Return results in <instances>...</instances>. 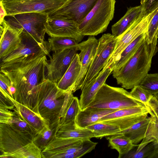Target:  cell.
<instances>
[{
	"instance_id": "1",
	"label": "cell",
	"mask_w": 158,
	"mask_h": 158,
	"mask_svg": "<svg viewBox=\"0 0 158 158\" xmlns=\"http://www.w3.org/2000/svg\"><path fill=\"white\" fill-rule=\"evenodd\" d=\"M46 56L42 52L24 56L11 62L0 64V72L9 79L15 89L14 99L35 112L37 103L36 87L46 79Z\"/></svg>"
},
{
	"instance_id": "2",
	"label": "cell",
	"mask_w": 158,
	"mask_h": 158,
	"mask_svg": "<svg viewBox=\"0 0 158 158\" xmlns=\"http://www.w3.org/2000/svg\"><path fill=\"white\" fill-rule=\"evenodd\" d=\"M36 92L35 112L49 125L59 124L74 96L73 93L59 89L56 83L47 79L36 87Z\"/></svg>"
},
{
	"instance_id": "3",
	"label": "cell",
	"mask_w": 158,
	"mask_h": 158,
	"mask_svg": "<svg viewBox=\"0 0 158 158\" xmlns=\"http://www.w3.org/2000/svg\"><path fill=\"white\" fill-rule=\"evenodd\" d=\"M157 36L150 44L148 43L146 39L134 55L119 70L112 72L118 84L125 89H132L147 75L152 58L158 52Z\"/></svg>"
},
{
	"instance_id": "4",
	"label": "cell",
	"mask_w": 158,
	"mask_h": 158,
	"mask_svg": "<svg viewBox=\"0 0 158 158\" xmlns=\"http://www.w3.org/2000/svg\"><path fill=\"white\" fill-rule=\"evenodd\" d=\"M115 0H98L91 10L78 24L85 36H96L106 31L113 19Z\"/></svg>"
},
{
	"instance_id": "5",
	"label": "cell",
	"mask_w": 158,
	"mask_h": 158,
	"mask_svg": "<svg viewBox=\"0 0 158 158\" xmlns=\"http://www.w3.org/2000/svg\"><path fill=\"white\" fill-rule=\"evenodd\" d=\"M146 106L132 97L123 88L114 87L104 83L88 107L120 110Z\"/></svg>"
},
{
	"instance_id": "6",
	"label": "cell",
	"mask_w": 158,
	"mask_h": 158,
	"mask_svg": "<svg viewBox=\"0 0 158 158\" xmlns=\"http://www.w3.org/2000/svg\"><path fill=\"white\" fill-rule=\"evenodd\" d=\"M48 15L37 12H26L7 15L4 20L11 27L23 28V32L28 33L37 40L45 44L44 41L45 24Z\"/></svg>"
},
{
	"instance_id": "7",
	"label": "cell",
	"mask_w": 158,
	"mask_h": 158,
	"mask_svg": "<svg viewBox=\"0 0 158 158\" xmlns=\"http://www.w3.org/2000/svg\"><path fill=\"white\" fill-rule=\"evenodd\" d=\"M158 7L152 12L144 15L142 12L133 23L120 36L118 40L115 49L110 56L103 69L114 66L123 50L130 44L143 33L147 32L148 25Z\"/></svg>"
},
{
	"instance_id": "8",
	"label": "cell",
	"mask_w": 158,
	"mask_h": 158,
	"mask_svg": "<svg viewBox=\"0 0 158 158\" xmlns=\"http://www.w3.org/2000/svg\"><path fill=\"white\" fill-rule=\"evenodd\" d=\"M118 40V37L109 33L104 34L99 39L96 51L85 77L82 88L94 81L103 69L114 50Z\"/></svg>"
},
{
	"instance_id": "9",
	"label": "cell",
	"mask_w": 158,
	"mask_h": 158,
	"mask_svg": "<svg viewBox=\"0 0 158 158\" xmlns=\"http://www.w3.org/2000/svg\"><path fill=\"white\" fill-rule=\"evenodd\" d=\"M31 134L11 124L0 123L1 156L15 152L33 141Z\"/></svg>"
},
{
	"instance_id": "10",
	"label": "cell",
	"mask_w": 158,
	"mask_h": 158,
	"mask_svg": "<svg viewBox=\"0 0 158 158\" xmlns=\"http://www.w3.org/2000/svg\"><path fill=\"white\" fill-rule=\"evenodd\" d=\"M66 0H11L2 2L7 15L26 12L48 15L60 7Z\"/></svg>"
},
{
	"instance_id": "11",
	"label": "cell",
	"mask_w": 158,
	"mask_h": 158,
	"mask_svg": "<svg viewBox=\"0 0 158 158\" xmlns=\"http://www.w3.org/2000/svg\"><path fill=\"white\" fill-rule=\"evenodd\" d=\"M98 0H66L59 8L48 15L49 18L72 20L79 24Z\"/></svg>"
},
{
	"instance_id": "12",
	"label": "cell",
	"mask_w": 158,
	"mask_h": 158,
	"mask_svg": "<svg viewBox=\"0 0 158 158\" xmlns=\"http://www.w3.org/2000/svg\"><path fill=\"white\" fill-rule=\"evenodd\" d=\"M79 50L78 46L54 52L47 65L46 79L57 84L64 75Z\"/></svg>"
},
{
	"instance_id": "13",
	"label": "cell",
	"mask_w": 158,
	"mask_h": 158,
	"mask_svg": "<svg viewBox=\"0 0 158 158\" xmlns=\"http://www.w3.org/2000/svg\"><path fill=\"white\" fill-rule=\"evenodd\" d=\"M21 38V41L18 47L0 59V64L14 62L24 56L42 52H46L50 56L49 53L51 49L48 42L46 44H43L29 33L23 31Z\"/></svg>"
},
{
	"instance_id": "14",
	"label": "cell",
	"mask_w": 158,
	"mask_h": 158,
	"mask_svg": "<svg viewBox=\"0 0 158 158\" xmlns=\"http://www.w3.org/2000/svg\"><path fill=\"white\" fill-rule=\"evenodd\" d=\"M46 32L50 37L71 38L79 43L84 36L74 21L48 17L45 24Z\"/></svg>"
},
{
	"instance_id": "15",
	"label": "cell",
	"mask_w": 158,
	"mask_h": 158,
	"mask_svg": "<svg viewBox=\"0 0 158 158\" xmlns=\"http://www.w3.org/2000/svg\"><path fill=\"white\" fill-rule=\"evenodd\" d=\"M85 139L62 138L55 136L42 152L43 158H58L60 155L76 152L82 147Z\"/></svg>"
},
{
	"instance_id": "16",
	"label": "cell",
	"mask_w": 158,
	"mask_h": 158,
	"mask_svg": "<svg viewBox=\"0 0 158 158\" xmlns=\"http://www.w3.org/2000/svg\"><path fill=\"white\" fill-rule=\"evenodd\" d=\"M98 40L94 36H89L88 39L79 43V54L81 62V70L75 83L73 93L82 88L88 69L92 62L98 45Z\"/></svg>"
},
{
	"instance_id": "17",
	"label": "cell",
	"mask_w": 158,
	"mask_h": 158,
	"mask_svg": "<svg viewBox=\"0 0 158 158\" xmlns=\"http://www.w3.org/2000/svg\"><path fill=\"white\" fill-rule=\"evenodd\" d=\"M23 30L11 27L4 20L0 24V60L18 47Z\"/></svg>"
},
{
	"instance_id": "18",
	"label": "cell",
	"mask_w": 158,
	"mask_h": 158,
	"mask_svg": "<svg viewBox=\"0 0 158 158\" xmlns=\"http://www.w3.org/2000/svg\"><path fill=\"white\" fill-rule=\"evenodd\" d=\"M113 69V68L111 66L103 69L94 81L82 88L81 89V93L79 100L81 110L88 107L92 102L98 91L111 74Z\"/></svg>"
},
{
	"instance_id": "19",
	"label": "cell",
	"mask_w": 158,
	"mask_h": 158,
	"mask_svg": "<svg viewBox=\"0 0 158 158\" xmlns=\"http://www.w3.org/2000/svg\"><path fill=\"white\" fill-rule=\"evenodd\" d=\"M117 110H118L88 107L79 111L75 120L76 126L77 127L86 128L98 122L103 116Z\"/></svg>"
},
{
	"instance_id": "20",
	"label": "cell",
	"mask_w": 158,
	"mask_h": 158,
	"mask_svg": "<svg viewBox=\"0 0 158 158\" xmlns=\"http://www.w3.org/2000/svg\"><path fill=\"white\" fill-rule=\"evenodd\" d=\"M135 147L122 157L158 158V142L154 138L144 137L137 147Z\"/></svg>"
},
{
	"instance_id": "21",
	"label": "cell",
	"mask_w": 158,
	"mask_h": 158,
	"mask_svg": "<svg viewBox=\"0 0 158 158\" xmlns=\"http://www.w3.org/2000/svg\"><path fill=\"white\" fill-rule=\"evenodd\" d=\"M81 66L79 54L77 53L64 75L56 84L58 87L64 91L73 93L75 83L81 72Z\"/></svg>"
},
{
	"instance_id": "22",
	"label": "cell",
	"mask_w": 158,
	"mask_h": 158,
	"mask_svg": "<svg viewBox=\"0 0 158 158\" xmlns=\"http://www.w3.org/2000/svg\"><path fill=\"white\" fill-rule=\"evenodd\" d=\"M14 110L36 134L40 131L47 124L38 114L27 106L16 101Z\"/></svg>"
},
{
	"instance_id": "23",
	"label": "cell",
	"mask_w": 158,
	"mask_h": 158,
	"mask_svg": "<svg viewBox=\"0 0 158 158\" xmlns=\"http://www.w3.org/2000/svg\"><path fill=\"white\" fill-rule=\"evenodd\" d=\"M143 11L142 6L127 8L124 15L111 26L112 34L118 37L122 34L141 15Z\"/></svg>"
},
{
	"instance_id": "24",
	"label": "cell",
	"mask_w": 158,
	"mask_h": 158,
	"mask_svg": "<svg viewBox=\"0 0 158 158\" xmlns=\"http://www.w3.org/2000/svg\"><path fill=\"white\" fill-rule=\"evenodd\" d=\"M55 136L62 138H74L85 139L94 137L93 132L86 128L77 127L69 124H59Z\"/></svg>"
},
{
	"instance_id": "25",
	"label": "cell",
	"mask_w": 158,
	"mask_h": 158,
	"mask_svg": "<svg viewBox=\"0 0 158 158\" xmlns=\"http://www.w3.org/2000/svg\"><path fill=\"white\" fill-rule=\"evenodd\" d=\"M150 119L151 117H148L127 129L118 132V135L123 134L133 144H137L144 138Z\"/></svg>"
},
{
	"instance_id": "26",
	"label": "cell",
	"mask_w": 158,
	"mask_h": 158,
	"mask_svg": "<svg viewBox=\"0 0 158 158\" xmlns=\"http://www.w3.org/2000/svg\"><path fill=\"white\" fill-rule=\"evenodd\" d=\"M147 32L143 33L126 47L114 65L113 72L119 70L134 55L145 40Z\"/></svg>"
},
{
	"instance_id": "27",
	"label": "cell",
	"mask_w": 158,
	"mask_h": 158,
	"mask_svg": "<svg viewBox=\"0 0 158 158\" xmlns=\"http://www.w3.org/2000/svg\"><path fill=\"white\" fill-rule=\"evenodd\" d=\"M107 139L111 148L118 152V158L122 157L137 145L133 144L129 138L123 134L109 136Z\"/></svg>"
},
{
	"instance_id": "28",
	"label": "cell",
	"mask_w": 158,
	"mask_h": 158,
	"mask_svg": "<svg viewBox=\"0 0 158 158\" xmlns=\"http://www.w3.org/2000/svg\"><path fill=\"white\" fill-rule=\"evenodd\" d=\"M58 124L49 125L46 124L43 128L34 137L33 143L42 152L55 136L56 128Z\"/></svg>"
},
{
	"instance_id": "29",
	"label": "cell",
	"mask_w": 158,
	"mask_h": 158,
	"mask_svg": "<svg viewBox=\"0 0 158 158\" xmlns=\"http://www.w3.org/2000/svg\"><path fill=\"white\" fill-rule=\"evenodd\" d=\"M1 158H41L42 151L32 142L19 150L1 156Z\"/></svg>"
},
{
	"instance_id": "30",
	"label": "cell",
	"mask_w": 158,
	"mask_h": 158,
	"mask_svg": "<svg viewBox=\"0 0 158 158\" xmlns=\"http://www.w3.org/2000/svg\"><path fill=\"white\" fill-rule=\"evenodd\" d=\"M148 113H143L114 118L99 122L116 125L119 127L121 131L127 129L135 123L146 119L148 117Z\"/></svg>"
},
{
	"instance_id": "31",
	"label": "cell",
	"mask_w": 158,
	"mask_h": 158,
	"mask_svg": "<svg viewBox=\"0 0 158 158\" xmlns=\"http://www.w3.org/2000/svg\"><path fill=\"white\" fill-rule=\"evenodd\" d=\"M91 131L94 134V137L100 139L103 137L118 135L121 131L119 127L113 124L98 122L86 127Z\"/></svg>"
},
{
	"instance_id": "32",
	"label": "cell",
	"mask_w": 158,
	"mask_h": 158,
	"mask_svg": "<svg viewBox=\"0 0 158 158\" xmlns=\"http://www.w3.org/2000/svg\"><path fill=\"white\" fill-rule=\"evenodd\" d=\"M150 110L147 106H139L117 110L102 117L98 122L114 118L148 113Z\"/></svg>"
},
{
	"instance_id": "33",
	"label": "cell",
	"mask_w": 158,
	"mask_h": 158,
	"mask_svg": "<svg viewBox=\"0 0 158 158\" xmlns=\"http://www.w3.org/2000/svg\"><path fill=\"white\" fill-rule=\"evenodd\" d=\"M48 42L51 50L53 52L79 46V43L74 39L69 38L50 37L48 39Z\"/></svg>"
},
{
	"instance_id": "34",
	"label": "cell",
	"mask_w": 158,
	"mask_h": 158,
	"mask_svg": "<svg viewBox=\"0 0 158 158\" xmlns=\"http://www.w3.org/2000/svg\"><path fill=\"white\" fill-rule=\"evenodd\" d=\"M81 110L79 99L73 96L65 113L61 118L59 124H70L76 125V118Z\"/></svg>"
},
{
	"instance_id": "35",
	"label": "cell",
	"mask_w": 158,
	"mask_h": 158,
	"mask_svg": "<svg viewBox=\"0 0 158 158\" xmlns=\"http://www.w3.org/2000/svg\"><path fill=\"white\" fill-rule=\"evenodd\" d=\"M139 85L153 95L158 93V73H148Z\"/></svg>"
},
{
	"instance_id": "36",
	"label": "cell",
	"mask_w": 158,
	"mask_h": 158,
	"mask_svg": "<svg viewBox=\"0 0 158 158\" xmlns=\"http://www.w3.org/2000/svg\"><path fill=\"white\" fill-rule=\"evenodd\" d=\"M90 139H85L82 147L76 152L70 154L62 155L60 156L58 158H78L90 152L95 148L98 143L93 142Z\"/></svg>"
},
{
	"instance_id": "37",
	"label": "cell",
	"mask_w": 158,
	"mask_h": 158,
	"mask_svg": "<svg viewBox=\"0 0 158 158\" xmlns=\"http://www.w3.org/2000/svg\"><path fill=\"white\" fill-rule=\"evenodd\" d=\"M130 93L132 97L146 106L153 95L139 85L134 86Z\"/></svg>"
},
{
	"instance_id": "38",
	"label": "cell",
	"mask_w": 158,
	"mask_h": 158,
	"mask_svg": "<svg viewBox=\"0 0 158 158\" xmlns=\"http://www.w3.org/2000/svg\"><path fill=\"white\" fill-rule=\"evenodd\" d=\"M158 34V9L151 19L147 32L146 41L152 43L154 37Z\"/></svg>"
},
{
	"instance_id": "39",
	"label": "cell",
	"mask_w": 158,
	"mask_h": 158,
	"mask_svg": "<svg viewBox=\"0 0 158 158\" xmlns=\"http://www.w3.org/2000/svg\"><path fill=\"white\" fill-rule=\"evenodd\" d=\"M14 115L8 124H12L20 130L27 131L34 137L36 134L32 129L29 125L24 121L15 111Z\"/></svg>"
},
{
	"instance_id": "40",
	"label": "cell",
	"mask_w": 158,
	"mask_h": 158,
	"mask_svg": "<svg viewBox=\"0 0 158 158\" xmlns=\"http://www.w3.org/2000/svg\"><path fill=\"white\" fill-rule=\"evenodd\" d=\"M144 137L148 139L153 137L158 142V124L151 116Z\"/></svg>"
},
{
	"instance_id": "41",
	"label": "cell",
	"mask_w": 158,
	"mask_h": 158,
	"mask_svg": "<svg viewBox=\"0 0 158 158\" xmlns=\"http://www.w3.org/2000/svg\"><path fill=\"white\" fill-rule=\"evenodd\" d=\"M11 83L9 78L3 73H0V91L4 95L9 98L13 102L14 99L11 96L9 88Z\"/></svg>"
},
{
	"instance_id": "42",
	"label": "cell",
	"mask_w": 158,
	"mask_h": 158,
	"mask_svg": "<svg viewBox=\"0 0 158 158\" xmlns=\"http://www.w3.org/2000/svg\"><path fill=\"white\" fill-rule=\"evenodd\" d=\"M150 110L149 114L158 124V101L153 95L147 105Z\"/></svg>"
},
{
	"instance_id": "43",
	"label": "cell",
	"mask_w": 158,
	"mask_h": 158,
	"mask_svg": "<svg viewBox=\"0 0 158 158\" xmlns=\"http://www.w3.org/2000/svg\"><path fill=\"white\" fill-rule=\"evenodd\" d=\"M142 6L144 15H147L158 7V0H144Z\"/></svg>"
},
{
	"instance_id": "44",
	"label": "cell",
	"mask_w": 158,
	"mask_h": 158,
	"mask_svg": "<svg viewBox=\"0 0 158 158\" xmlns=\"http://www.w3.org/2000/svg\"><path fill=\"white\" fill-rule=\"evenodd\" d=\"M0 108L14 110L15 105L12 101L2 93L0 94Z\"/></svg>"
},
{
	"instance_id": "45",
	"label": "cell",
	"mask_w": 158,
	"mask_h": 158,
	"mask_svg": "<svg viewBox=\"0 0 158 158\" xmlns=\"http://www.w3.org/2000/svg\"><path fill=\"white\" fill-rule=\"evenodd\" d=\"M14 114L8 109L0 108V123L8 124Z\"/></svg>"
},
{
	"instance_id": "46",
	"label": "cell",
	"mask_w": 158,
	"mask_h": 158,
	"mask_svg": "<svg viewBox=\"0 0 158 158\" xmlns=\"http://www.w3.org/2000/svg\"><path fill=\"white\" fill-rule=\"evenodd\" d=\"M7 15V13L2 2L0 1V24L3 21L5 17Z\"/></svg>"
},
{
	"instance_id": "47",
	"label": "cell",
	"mask_w": 158,
	"mask_h": 158,
	"mask_svg": "<svg viewBox=\"0 0 158 158\" xmlns=\"http://www.w3.org/2000/svg\"><path fill=\"white\" fill-rule=\"evenodd\" d=\"M156 98L157 100L158 101V93L153 95Z\"/></svg>"
},
{
	"instance_id": "48",
	"label": "cell",
	"mask_w": 158,
	"mask_h": 158,
	"mask_svg": "<svg viewBox=\"0 0 158 158\" xmlns=\"http://www.w3.org/2000/svg\"><path fill=\"white\" fill-rule=\"evenodd\" d=\"M11 0H0V1H2V2H5Z\"/></svg>"
},
{
	"instance_id": "49",
	"label": "cell",
	"mask_w": 158,
	"mask_h": 158,
	"mask_svg": "<svg viewBox=\"0 0 158 158\" xmlns=\"http://www.w3.org/2000/svg\"><path fill=\"white\" fill-rule=\"evenodd\" d=\"M144 0H141L140 1L141 4H142L144 2Z\"/></svg>"
},
{
	"instance_id": "50",
	"label": "cell",
	"mask_w": 158,
	"mask_h": 158,
	"mask_svg": "<svg viewBox=\"0 0 158 158\" xmlns=\"http://www.w3.org/2000/svg\"><path fill=\"white\" fill-rule=\"evenodd\" d=\"M157 38H158V35H157Z\"/></svg>"
}]
</instances>
